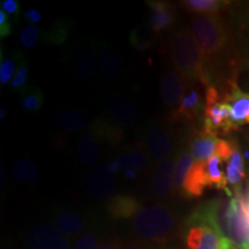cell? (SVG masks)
<instances>
[{"mask_svg":"<svg viewBox=\"0 0 249 249\" xmlns=\"http://www.w3.org/2000/svg\"><path fill=\"white\" fill-rule=\"evenodd\" d=\"M189 31L209 62L214 79L218 76L219 67L226 62L229 66H235L234 58L238 55L233 46L229 24L225 23L220 13L195 15L191 21Z\"/></svg>","mask_w":249,"mask_h":249,"instance_id":"cell-1","label":"cell"},{"mask_svg":"<svg viewBox=\"0 0 249 249\" xmlns=\"http://www.w3.org/2000/svg\"><path fill=\"white\" fill-rule=\"evenodd\" d=\"M169 52L177 73L187 88L200 82L205 88L214 85V76L204 54L187 28L174 30L169 37Z\"/></svg>","mask_w":249,"mask_h":249,"instance_id":"cell-2","label":"cell"},{"mask_svg":"<svg viewBox=\"0 0 249 249\" xmlns=\"http://www.w3.org/2000/svg\"><path fill=\"white\" fill-rule=\"evenodd\" d=\"M178 218L165 204L142 208L133 218V230L142 240L166 244L178 232Z\"/></svg>","mask_w":249,"mask_h":249,"instance_id":"cell-3","label":"cell"},{"mask_svg":"<svg viewBox=\"0 0 249 249\" xmlns=\"http://www.w3.org/2000/svg\"><path fill=\"white\" fill-rule=\"evenodd\" d=\"M227 18L239 61L249 66V1L232 2L227 9Z\"/></svg>","mask_w":249,"mask_h":249,"instance_id":"cell-4","label":"cell"},{"mask_svg":"<svg viewBox=\"0 0 249 249\" xmlns=\"http://www.w3.org/2000/svg\"><path fill=\"white\" fill-rule=\"evenodd\" d=\"M218 208L219 203L217 201H209L201 204L189 214L204 226V235L198 249H219L220 242L225 238L218 222Z\"/></svg>","mask_w":249,"mask_h":249,"instance_id":"cell-5","label":"cell"},{"mask_svg":"<svg viewBox=\"0 0 249 249\" xmlns=\"http://www.w3.org/2000/svg\"><path fill=\"white\" fill-rule=\"evenodd\" d=\"M144 145L147 154L156 164L170 160L174 152V143L169 130L161 124H151L145 132Z\"/></svg>","mask_w":249,"mask_h":249,"instance_id":"cell-6","label":"cell"},{"mask_svg":"<svg viewBox=\"0 0 249 249\" xmlns=\"http://www.w3.org/2000/svg\"><path fill=\"white\" fill-rule=\"evenodd\" d=\"M26 241L30 249H71L65 236L48 224L30 227L26 234Z\"/></svg>","mask_w":249,"mask_h":249,"instance_id":"cell-7","label":"cell"},{"mask_svg":"<svg viewBox=\"0 0 249 249\" xmlns=\"http://www.w3.org/2000/svg\"><path fill=\"white\" fill-rule=\"evenodd\" d=\"M236 128L231 121V107L227 103L219 102L210 107H204L203 132L218 136L227 135Z\"/></svg>","mask_w":249,"mask_h":249,"instance_id":"cell-8","label":"cell"},{"mask_svg":"<svg viewBox=\"0 0 249 249\" xmlns=\"http://www.w3.org/2000/svg\"><path fill=\"white\" fill-rule=\"evenodd\" d=\"M87 191L92 197L97 200H107L114 193L116 182L113 173L108 169V165L101 164L92 167L86 174Z\"/></svg>","mask_w":249,"mask_h":249,"instance_id":"cell-9","label":"cell"},{"mask_svg":"<svg viewBox=\"0 0 249 249\" xmlns=\"http://www.w3.org/2000/svg\"><path fill=\"white\" fill-rule=\"evenodd\" d=\"M160 96L166 107L174 111L186 95V83L177 71H166L160 76Z\"/></svg>","mask_w":249,"mask_h":249,"instance_id":"cell-10","label":"cell"},{"mask_svg":"<svg viewBox=\"0 0 249 249\" xmlns=\"http://www.w3.org/2000/svg\"><path fill=\"white\" fill-rule=\"evenodd\" d=\"M229 92L224 95L222 101L231 107V121L236 129L244 124H249V92H244L234 81L227 83Z\"/></svg>","mask_w":249,"mask_h":249,"instance_id":"cell-11","label":"cell"},{"mask_svg":"<svg viewBox=\"0 0 249 249\" xmlns=\"http://www.w3.org/2000/svg\"><path fill=\"white\" fill-rule=\"evenodd\" d=\"M174 160H161L155 165L151 177V192L156 198L164 200L174 193Z\"/></svg>","mask_w":249,"mask_h":249,"instance_id":"cell-12","label":"cell"},{"mask_svg":"<svg viewBox=\"0 0 249 249\" xmlns=\"http://www.w3.org/2000/svg\"><path fill=\"white\" fill-rule=\"evenodd\" d=\"M207 187H209L207 161H195L183 183L182 195L189 198L200 197Z\"/></svg>","mask_w":249,"mask_h":249,"instance_id":"cell-13","label":"cell"},{"mask_svg":"<svg viewBox=\"0 0 249 249\" xmlns=\"http://www.w3.org/2000/svg\"><path fill=\"white\" fill-rule=\"evenodd\" d=\"M108 117L120 128H128L136 123V110L134 104L127 98L114 97L107 103Z\"/></svg>","mask_w":249,"mask_h":249,"instance_id":"cell-14","label":"cell"},{"mask_svg":"<svg viewBox=\"0 0 249 249\" xmlns=\"http://www.w3.org/2000/svg\"><path fill=\"white\" fill-rule=\"evenodd\" d=\"M201 111H204L203 104H202L201 96L194 86L186 92L181 104L176 110L172 111L171 114V121L179 123V121H194L200 116Z\"/></svg>","mask_w":249,"mask_h":249,"instance_id":"cell-15","label":"cell"},{"mask_svg":"<svg viewBox=\"0 0 249 249\" xmlns=\"http://www.w3.org/2000/svg\"><path fill=\"white\" fill-rule=\"evenodd\" d=\"M151 9L150 27L156 34L169 29L176 22L177 9L169 1H148Z\"/></svg>","mask_w":249,"mask_h":249,"instance_id":"cell-16","label":"cell"},{"mask_svg":"<svg viewBox=\"0 0 249 249\" xmlns=\"http://www.w3.org/2000/svg\"><path fill=\"white\" fill-rule=\"evenodd\" d=\"M140 202L130 195H116L108 201L107 210L113 219H129L134 218L141 210Z\"/></svg>","mask_w":249,"mask_h":249,"instance_id":"cell-17","label":"cell"},{"mask_svg":"<svg viewBox=\"0 0 249 249\" xmlns=\"http://www.w3.org/2000/svg\"><path fill=\"white\" fill-rule=\"evenodd\" d=\"M55 123L66 133H79L88 124V119L83 112L75 108L61 107L54 113Z\"/></svg>","mask_w":249,"mask_h":249,"instance_id":"cell-18","label":"cell"},{"mask_svg":"<svg viewBox=\"0 0 249 249\" xmlns=\"http://www.w3.org/2000/svg\"><path fill=\"white\" fill-rule=\"evenodd\" d=\"M55 229L66 236H76L87 230V222L71 210H60L54 217Z\"/></svg>","mask_w":249,"mask_h":249,"instance_id":"cell-19","label":"cell"},{"mask_svg":"<svg viewBox=\"0 0 249 249\" xmlns=\"http://www.w3.org/2000/svg\"><path fill=\"white\" fill-rule=\"evenodd\" d=\"M218 139V136L211 135L203 130L196 134L189 143V151L195 161H207L214 156Z\"/></svg>","mask_w":249,"mask_h":249,"instance_id":"cell-20","label":"cell"},{"mask_svg":"<svg viewBox=\"0 0 249 249\" xmlns=\"http://www.w3.org/2000/svg\"><path fill=\"white\" fill-rule=\"evenodd\" d=\"M117 160L119 161L121 170L124 171V173L133 172L138 174L144 171L148 166L147 152L141 147L130 148L129 150L118 156Z\"/></svg>","mask_w":249,"mask_h":249,"instance_id":"cell-21","label":"cell"},{"mask_svg":"<svg viewBox=\"0 0 249 249\" xmlns=\"http://www.w3.org/2000/svg\"><path fill=\"white\" fill-rule=\"evenodd\" d=\"M195 160L193 157L189 149H181L176 158H174V172H173V187L174 193L182 194V188L185 180L194 165Z\"/></svg>","mask_w":249,"mask_h":249,"instance_id":"cell-22","label":"cell"},{"mask_svg":"<svg viewBox=\"0 0 249 249\" xmlns=\"http://www.w3.org/2000/svg\"><path fill=\"white\" fill-rule=\"evenodd\" d=\"M76 149L82 164L86 166H96L99 160V148L97 140L93 138L91 133L80 134L76 141Z\"/></svg>","mask_w":249,"mask_h":249,"instance_id":"cell-23","label":"cell"},{"mask_svg":"<svg viewBox=\"0 0 249 249\" xmlns=\"http://www.w3.org/2000/svg\"><path fill=\"white\" fill-rule=\"evenodd\" d=\"M90 133L96 140L107 142L108 144H117L123 138V130L116 124L108 123L107 119L98 118L90 124Z\"/></svg>","mask_w":249,"mask_h":249,"instance_id":"cell-24","label":"cell"},{"mask_svg":"<svg viewBox=\"0 0 249 249\" xmlns=\"http://www.w3.org/2000/svg\"><path fill=\"white\" fill-rule=\"evenodd\" d=\"M96 55L89 48L77 50L74 57V71L77 79L81 81H88L91 79L96 71Z\"/></svg>","mask_w":249,"mask_h":249,"instance_id":"cell-25","label":"cell"},{"mask_svg":"<svg viewBox=\"0 0 249 249\" xmlns=\"http://www.w3.org/2000/svg\"><path fill=\"white\" fill-rule=\"evenodd\" d=\"M231 4V1L224 0H183L179 2V5L186 11L197 15L220 13L223 9H229Z\"/></svg>","mask_w":249,"mask_h":249,"instance_id":"cell-26","label":"cell"},{"mask_svg":"<svg viewBox=\"0 0 249 249\" xmlns=\"http://www.w3.org/2000/svg\"><path fill=\"white\" fill-rule=\"evenodd\" d=\"M97 64L99 71L108 79H116L121 73V65L119 58L113 50L107 46H102L97 54Z\"/></svg>","mask_w":249,"mask_h":249,"instance_id":"cell-27","label":"cell"},{"mask_svg":"<svg viewBox=\"0 0 249 249\" xmlns=\"http://www.w3.org/2000/svg\"><path fill=\"white\" fill-rule=\"evenodd\" d=\"M12 174L18 181L23 183H33L39 178V167L35 161L28 158H20L12 165Z\"/></svg>","mask_w":249,"mask_h":249,"instance_id":"cell-28","label":"cell"},{"mask_svg":"<svg viewBox=\"0 0 249 249\" xmlns=\"http://www.w3.org/2000/svg\"><path fill=\"white\" fill-rule=\"evenodd\" d=\"M223 161L217 157V156H213L209 160H207V172H208V179H209V187L216 189H224L227 194L232 196L231 192L227 188V178L226 174H224L222 167Z\"/></svg>","mask_w":249,"mask_h":249,"instance_id":"cell-29","label":"cell"},{"mask_svg":"<svg viewBox=\"0 0 249 249\" xmlns=\"http://www.w3.org/2000/svg\"><path fill=\"white\" fill-rule=\"evenodd\" d=\"M226 178L230 185L235 187L240 186L241 182L246 178V172L244 167V160H242L241 152L236 148L234 154L232 155L231 160H229L226 166Z\"/></svg>","mask_w":249,"mask_h":249,"instance_id":"cell-30","label":"cell"},{"mask_svg":"<svg viewBox=\"0 0 249 249\" xmlns=\"http://www.w3.org/2000/svg\"><path fill=\"white\" fill-rule=\"evenodd\" d=\"M44 104V95L38 88H29L23 90V97L21 99V107L24 111L38 112Z\"/></svg>","mask_w":249,"mask_h":249,"instance_id":"cell-31","label":"cell"},{"mask_svg":"<svg viewBox=\"0 0 249 249\" xmlns=\"http://www.w3.org/2000/svg\"><path fill=\"white\" fill-rule=\"evenodd\" d=\"M28 74H29V66H28V62L23 57H20L18 58V71L11 82L12 90H14V91H22L24 86H26L27 83Z\"/></svg>","mask_w":249,"mask_h":249,"instance_id":"cell-32","label":"cell"},{"mask_svg":"<svg viewBox=\"0 0 249 249\" xmlns=\"http://www.w3.org/2000/svg\"><path fill=\"white\" fill-rule=\"evenodd\" d=\"M17 71L18 67L15 59H4L1 57V62H0V85L1 87L7 86L9 82H12Z\"/></svg>","mask_w":249,"mask_h":249,"instance_id":"cell-33","label":"cell"},{"mask_svg":"<svg viewBox=\"0 0 249 249\" xmlns=\"http://www.w3.org/2000/svg\"><path fill=\"white\" fill-rule=\"evenodd\" d=\"M39 36L40 30L36 26H33V24H29V26H26L22 30H21L20 42L24 48L31 50L35 48L37 43H38Z\"/></svg>","mask_w":249,"mask_h":249,"instance_id":"cell-34","label":"cell"},{"mask_svg":"<svg viewBox=\"0 0 249 249\" xmlns=\"http://www.w3.org/2000/svg\"><path fill=\"white\" fill-rule=\"evenodd\" d=\"M68 34H70V27L67 22L60 21L52 27V29L48 33V40L53 44H61L67 39Z\"/></svg>","mask_w":249,"mask_h":249,"instance_id":"cell-35","label":"cell"},{"mask_svg":"<svg viewBox=\"0 0 249 249\" xmlns=\"http://www.w3.org/2000/svg\"><path fill=\"white\" fill-rule=\"evenodd\" d=\"M235 150H236L235 143H233L231 141H226V140H223V139H218L214 156H217V157L222 161H227L231 160L232 155L234 154Z\"/></svg>","mask_w":249,"mask_h":249,"instance_id":"cell-36","label":"cell"},{"mask_svg":"<svg viewBox=\"0 0 249 249\" xmlns=\"http://www.w3.org/2000/svg\"><path fill=\"white\" fill-rule=\"evenodd\" d=\"M99 242L97 235L92 232H86L74 242L73 249H98Z\"/></svg>","mask_w":249,"mask_h":249,"instance_id":"cell-37","label":"cell"},{"mask_svg":"<svg viewBox=\"0 0 249 249\" xmlns=\"http://www.w3.org/2000/svg\"><path fill=\"white\" fill-rule=\"evenodd\" d=\"M166 244H160V242H152L145 240H138L127 242L124 245L123 249H161Z\"/></svg>","mask_w":249,"mask_h":249,"instance_id":"cell-38","label":"cell"},{"mask_svg":"<svg viewBox=\"0 0 249 249\" xmlns=\"http://www.w3.org/2000/svg\"><path fill=\"white\" fill-rule=\"evenodd\" d=\"M0 8L7 15H13V17L14 15L15 17H18L21 13L20 2L18 0H1Z\"/></svg>","mask_w":249,"mask_h":249,"instance_id":"cell-39","label":"cell"},{"mask_svg":"<svg viewBox=\"0 0 249 249\" xmlns=\"http://www.w3.org/2000/svg\"><path fill=\"white\" fill-rule=\"evenodd\" d=\"M130 42H132L133 46L138 49H147L151 44L150 40L143 36V33H139L138 29L134 30L130 35Z\"/></svg>","mask_w":249,"mask_h":249,"instance_id":"cell-40","label":"cell"},{"mask_svg":"<svg viewBox=\"0 0 249 249\" xmlns=\"http://www.w3.org/2000/svg\"><path fill=\"white\" fill-rule=\"evenodd\" d=\"M12 34V23L8 15L0 9V36L1 38L9 36Z\"/></svg>","mask_w":249,"mask_h":249,"instance_id":"cell-41","label":"cell"},{"mask_svg":"<svg viewBox=\"0 0 249 249\" xmlns=\"http://www.w3.org/2000/svg\"><path fill=\"white\" fill-rule=\"evenodd\" d=\"M219 91H218L216 85H213L208 88H205V103H207V107H210V105H214L220 101Z\"/></svg>","mask_w":249,"mask_h":249,"instance_id":"cell-42","label":"cell"},{"mask_svg":"<svg viewBox=\"0 0 249 249\" xmlns=\"http://www.w3.org/2000/svg\"><path fill=\"white\" fill-rule=\"evenodd\" d=\"M23 17L24 20H26L28 23L33 24V26L36 23H39L43 18L42 13L36 8H28L23 13Z\"/></svg>","mask_w":249,"mask_h":249,"instance_id":"cell-43","label":"cell"},{"mask_svg":"<svg viewBox=\"0 0 249 249\" xmlns=\"http://www.w3.org/2000/svg\"><path fill=\"white\" fill-rule=\"evenodd\" d=\"M124 244L120 241V239L113 238L111 240L103 241L99 244L98 249H123Z\"/></svg>","mask_w":249,"mask_h":249,"instance_id":"cell-44","label":"cell"},{"mask_svg":"<svg viewBox=\"0 0 249 249\" xmlns=\"http://www.w3.org/2000/svg\"><path fill=\"white\" fill-rule=\"evenodd\" d=\"M0 112H1V116H0V120H4V108H1V110H0Z\"/></svg>","mask_w":249,"mask_h":249,"instance_id":"cell-45","label":"cell"},{"mask_svg":"<svg viewBox=\"0 0 249 249\" xmlns=\"http://www.w3.org/2000/svg\"><path fill=\"white\" fill-rule=\"evenodd\" d=\"M247 189L249 191V174H248V181H247Z\"/></svg>","mask_w":249,"mask_h":249,"instance_id":"cell-46","label":"cell"},{"mask_svg":"<svg viewBox=\"0 0 249 249\" xmlns=\"http://www.w3.org/2000/svg\"><path fill=\"white\" fill-rule=\"evenodd\" d=\"M161 249H172V248H169V247H167V246H166V245H165V246H164V247H163V248H161Z\"/></svg>","mask_w":249,"mask_h":249,"instance_id":"cell-47","label":"cell"}]
</instances>
